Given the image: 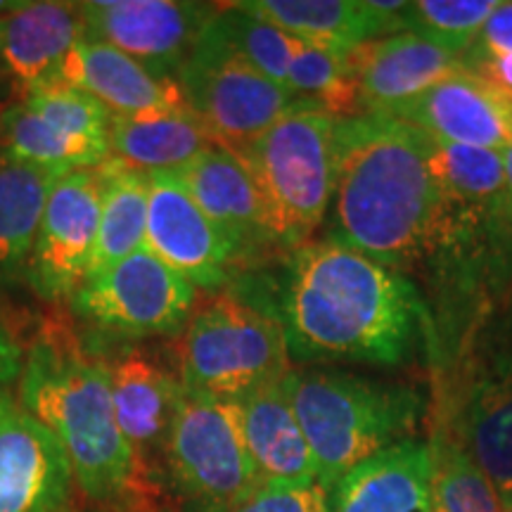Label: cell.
Returning a JSON list of instances; mask_svg holds the SVG:
<instances>
[{
  "instance_id": "1",
  "label": "cell",
  "mask_w": 512,
  "mask_h": 512,
  "mask_svg": "<svg viewBox=\"0 0 512 512\" xmlns=\"http://www.w3.org/2000/svg\"><path fill=\"white\" fill-rule=\"evenodd\" d=\"M330 238L408 271L475 223L441 188L430 136L392 114L337 119Z\"/></svg>"
},
{
  "instance_id": "2",
  "label": "cell",
  "mask_w": 512,
  "mask_h": 512,
  "mask_svg": "<svg viewBox=\"0 0 512 512\" xmlns=\"http://www.w3.org/2000/svg\"><path fill=\"white\" fill-rule=\"evenodd\" d=\"M278 320L299 363L406 366L430 335L411 278L332 240L294 249Z\"/></svg>"
},
{
  "instance_id": "3",
  "label": "cell",
  "mask_w": 512,
  "mask_h": 512,
  "mask_svg": "<svg viewBox=\"0 0 512 512\" xmlns=\"http://www.w3.org/2000/svg\"><path fill=\"white\" fill-rule=\"evenodd\" d=\"M19 403L67 453L76 486L110 512H181L169 489L140 470L114 413L107 361L67 325L46 323L24 351Z\"/></svg>"
},
{
  "instance_id": "4",
  "label": "cell",
  "mask_w": 512,
  "mask_h": 512,
  "mask_svg": "<svg viewBox=\"0 0 512 512\" xmlns=\"http://www.w3.org/2000/svg\"><path fill=\"white\" fill-rule=\"evenodd\" d=\"M285 384L318 484L328 491L377 453L415 439L427 413L425 392L408 382L339 370H292Z\"/></svg>"
},
{
  "instance_id": "5",
  "label": "cell",
  "mask_w": 512,
  "mask_h": 512,
  "mask_svg": "<svg viewBox=\"0 0 512 512\" xmlns=\"http://www.w3.org/2000/svg\"><path fill=\"white\" fill-rule=\"evenodd\" d=\"M337 119L299 100L254 143L235 152L264 197L280 247L306 245L328 214L335 195Z\"/></svg>"
},
{
  "instance_id": "6",
  "label": "cell",
  "mask_w": 512,
  "mask_h": 512,
  "mask_svg": "<svg viewBox=\"0 0 512 512\" xmlns=\"http://www.w3.org/2000/svg\"><path fill=\"white\" fill-rule=\"evenodd\" d=\"M290 373L280 320L245 299L219 294L192 311L183 328L178 380L185 394L238 401Z\"/></svg>"
},
{
  "instance_id": "7",
  "label": "cell",
  "mask_w": 512,
  "mask_h": 512,
  "mask_svg": "<svg viewBox=\"0 0 512 512\" xmlns=\"http://www.w3.org/2000/svg\"><path fill=\"white\" fill-rule=\"evenodd\" d=\"M164 467L181 512H233L261 486L233 401L183 392Z\"/></svg>"
},
{
  "instance_id": "8",
  "label": "cell",
  "mask_w": 512,
  "mask_h": 512,
  "mask_svg": "<svg viewBox=\"0 0 512 512\" xmlns=\"http://www.w3.org/2000/svg\"><path fill=\"white\" fill-rule=\"evenodd\" d=\"M437 418L463 441L501 510L512 512V309L479 332Z\"/></svg>"
},
{
  "instance_id": "9",
  "label": "cell",
  "mask_w": 512,
  "mask_h": 512,
  "mask_svg": "<svg viewBox=\"0 0 512 512\" xmlns=\"http://www.w3.org/2000/svg\"><path fill=\"white\" fill-rule=\"evenodd\" d=\"M176 81L190 112L214 143L230 152L245 150L299 102L290 88L268 79L230 46L214 19L197 38Z\"/></svg>"
},
{
  "instance_id": "10",
  "label": "cell",
  "mask_w": 512,
  "mask_h": 512,
  "mask_svg": "<svg viewBox=\"0 0 512 512\" xmlns=\"http://www.w3.org/2000/svg\"><path fill=\"white\" fill-rule=\"evenodd\" d=\"M197 304V290L147 247L88 278L72 309L95 330L143 339L181 332Z\"/></svg>"
},
{
  "instance_id": "11",
  "label": "cell",
  "mask_w": 512,
  "mask_h": 512,
  "mask_svg": "<svg viewBox=\"0 0 512 512\" xmlns=\"http://www.w3.org/2000/svg\"><path fill=\"white\" fill-rule=\"evenodd\" d=\"M102 181L95 169L64 174L43 209L27 280L46 302H72L91 273L100 228Z\"/></svg>"
},
{
  "instance_id": "12",
  "label": "cell",
  "mask_w": 512,
  "mask_h": 512,
  "mask_svg": "<svg viewBox=\"0 0 512 512\" xmlns=\"http://www.w3.org/2000/svg\"><path fill=\"white\" fill-rule=\"evenodd\" d=\"M86 38L107 43L162 79H176L219 5L185 0L79 3Z\"/></svg>"
},
{
  "instance_id": "13",
  "label": "cell",
  "mask_w": 512,
  "mask_h": 512,
  "mask_svg": "<svg viewBox=\"0 0 512 512\" xmlns=\"http://www.w3.org/2000/svg\"><path fill=\"white\" fill-rule=\"evenodd\" d=\"M145 247L195 290H219L242 259L238 247L197 207L174 171L147 174Z\"/></svg>"
},
{
  "instance_id": "14",
  "label": "cell",
  "mask_w": 512,
  "mask_h": 512,
  "mask_svg": "<svg viewBox=\"0 0 512 512\" xmlns=\"http://www.w3.org/2000/svg\"><path fill=\"white\" fill-rule=\"evenodd\" d=\"M67 453L15 396L0 394V512H76Z\"/></svg>"
},
{
  "instance_id": "15",
  "label": "cell",
  "mask_w": 512,
  "mask_h": 512,
  "mask_svg": "<svg viewBox=\"0 0 512 512\" xmlns=\"http://www.w3.org/2000/svg\"><path fill=\"white\" fill-rule=\"evenodd\" d=\"M107 375L121 434L140 470L152 484L171 491L164 456L183 399L181 380L143 349H128L107 361Z\"/></svg>"
},
{
  "instance_id": "16",
  "label": "cell",
  "mask_w": 512,
  "mask_h": 512,
  "mask_svg": "<svg viewBox=\"0 0 512 512\" xmlns=\"http://www.w3.org/2000/svg\"><path fill=\"white\" fill-rule=\"evenodd\" d=\"M349 62L361 114H394L437 83L465 72L463 57L408 31L363 43L351 50Z\"/></svg>"
},
{
  "instance_id": "17",
  "label": "cell",
  "mask_w": 512,
  "mask_h": 512,
  "mask_svg": "<svg viewBox=\"0 0 512 512\" xmlns=\"http://www.w3.org/2000/svg\"><path fill=\"white\" fill-rule=\"evenodd\" d=\"M392 117L441 143L498 152L512 143V98L467 72L437 83Z\"/></svg>"
},
{
  "instance_id": "18",
  "label": "cell",
  "mask_w": 512,
  "mask_h": 512,
  "mask_svg": "<svg viewBox=\"0 0 512 512\" xmlns=\"http://www.w3.org/2000/svg\"><path fill=\"white\" fill-rule=\"evenodd\" d=\"M174 174L211 223L238 247L242 259L278 245L264 197L235 152L214 145Z\"/></svg>"
},
{
  "instance_id": "19",
  "label": "cell",
  "mask_w": 512,
  "mask_h": 512,
  "mask_svg": "<svg viewBox=\"0 0 512 512\" xmlns=\"http://www.w3.org/2000/svg\"><path fill=\"white\" fill-rule=\"evenodd\" d=\"M233 5L297 41L339 53L401 34V12L406 8L399 0H242Z\"/></svg>"
},
{
  "instance_id": "20",
  "label": "cell",
  "mask_w": 512,
  "mask_h": 512,
  "mask_svg": "<svg viewBox=\"0 0 512 512\" xmlns=\"http://www.w3.org/2000/svg\"><path fill=\"white\" fill-rule=\"evenodd\" d=\"M53 81L88 93L114 117L190 110L176 79L155 76L140 62L93 38H81L64 55Z\"/></svg>"
},
{
  "instance_id": "21",
  "label": "cell",
  "mask_w": 512,
  "mask_h": 512,
  "mask_svg": "<svg viewBox=\"0 0 512 512\" xmlns=\"http://www.w3.org/2000/svg\"><path fill=\"white\" fill-rule=\"evenodd\" d=\"M432 448L406 439L347 472L330 491V512H434Z\"/></svg>"
},
{
  "instance_id": "22",
  "label": "cell",
  "mask_w": 512,
  "mask_h": 512,
  "mask_svg": "<svg viewBox=\"0 0 512 512\" xmlns=\"http://www.w3.org/2000/svg\"><path fill=\"white\" fill-rule=\"evenodd\" d=\"M285 380L233 401L242 437L261 484H313L318 482L316 463L294 415Z\"/></svg>"
},
{
  "instance_id": "23",
  "label": "cell",
  "mask_w": 512,
  "mask_h": 512,
  "mask_svg": "<svg viewBox=\"0 0 512 512\" xmlns=\"http://www.w3.org/2000/svg\"><path fill=\"white\" fill-rule=\"evenodd\" d=\"M86 38L79 3H22L0 17V67L22 86L53 81L64 55Z\"/></svg>"
},
{
  "instance_id": "24",
  "label": "cell",
  "mask_w": 512,
  "mask_h": 512,
  "mask_svg": "<svg viewBox=\"0 0 512 512\" xmlns=\"http://www.w3.org/2000/svg\"><path fill=\"white\" fill-rule=\"evenodd\" d=\"M214 145V138L190 110L114 117L110 128V157L145 174L183 169Z\"/></svg>"
},
{
  "instance_id": "25",
  "label": "cell",
  "mask_w": 512,
  "mask_h": 512,
  "mask_svg": "<svg viewBox=\"0 0 512 512\" xmlns=\"http://www.w3.org/2000/svg\"><path fill=\"white\" fill-rule=\"evenodd\" d=\"M62 176L64 171L0 155V285L27 278L43 209Z\"/></svg>"
},
{
  "instance_id": "26",
  "label": "cell",
  "mask_w": 512,
  "mask_h": 512,
  "mask_svg": "<svg viewBox=\"0 0 512 512\" xmlns=\"http://www.w3.org/2000/svg\"><path fill=\"white\" fill-rule=\"evenodd\" d=\"M430 162L441 188L477 226L479 219L508 221L503 155L498 150L441 143L430 136Z\"/></svg>"
},
{
  "instance_id": "27",
  "label": "cell",
  "mask_w": 512,
  "mask_h": 512,
  "mask_svg": "<svg viewBox=\"0 0 512 512\" xmlns=\"http://www.w3.org/2000/svg\"><path fill=\"white\" fill-rule=\"evenodd\" d=\"M102 181L100 228L88 278L145 247L147 174L107 157L98 166Z\"/></svg>"
},
{
  "instance_id": "28",
  "label": "cell",
  "mask_w": 512,
  "mask_h": 512,
  "mask_svg": "<svg viewBox=\"0 0 512 512\" xmlns=\"http://www.w3.org/2000/svg\"><path fill=\"white\" fill-rule=\"evenodd\" d=\"M0 155L69 174L100 166L110 157V145L62 136L24 102H15L0 114Z\"/></svg>"
},
{
  "instance_id": "29",
  "label": "cell",
  "mask_w": 512,
  "mask_h": 512,
  "mask_svg": "<svg viewBox=\"0 0 512 512\" xmlns=\"http://www.w3.org/2000/svg\"><path fill=\"white\" fill-rule=\"evenodd\" d=\"M287 88L299 100L313 102L332 117H358V86L349 53L318 48L294 38V53L287 72Z\"/></svg>"
},
{
  "instance_id": "30",
  "label": "cell",
  "mask_w": 512,
  "mask_h": 512,
  "mask_svg": "<svg viewBox=\"0 0 512 512\" xmlns=\"http://www.w3.org/2000/svg\"><path fill=\"white\" fill-rule=\"evenodd\" d=\"M434 503L444 512H503L494 486L458 434L437 418L432 437Z\"/></svg>"
},
{
  "instance_id": "31",
  "label": "cell",
  "mask_w": 512,
  "mask_h": 512,
  "mask_svg": "<svg viewBox=\"0 0 512 512\" xmlns=\"http://www.w3.org/2000/svg\"><path fill=\"white\" fill-rule=\"evenodd\" d=\"M501 0H413L401 12V27L463 57Z\"/></svg>"
},
{
  "instance_id": "32",
  "label": "cell",
  "mask_w": 512,
  "mask_h": 512,
  "mask_svg": "<svg viewBox=\"0 0 512 512\" xmlns=\"http://www.w3.org/2000/svg\"><path fill=\"white\" fill-rule=\"evenodd\" d=\"M22 102L62 136L110 145L114 114L98 100L62 81H46L22 93Z\"/></svg>"
},
{
  "instance_id": "33",
  "label": "cell",
  "mask_w": 512,
  "mask_h": 512,
  "mask_svg": "<svg viewBox=\"0 0 512 512\" xmlns=\"http://www.w3.org/2000/svg\"><path fill=\"white\" fill-rule=\"evenodd\" d=\"M214 27L252 67L287 88V72L294 53V38L290 34L235 8L233 3L219 8L214 15Z\"/></svg>"
},
{
  "instance_id": "34",
  "label": "cell",
  "mask_w": 512,
  "mask_h": 512,
  "mask_svg": "<svg viewBox=\"0 0 512 512\" xmlns=\"http://www.w3.org/2000/svg\"><path fill=\"white\" fill-rule=\"evenodd\" d=\"M233 512H330L323 484H261Z\"/></svg>"
},
{
  "instance_id": "35",
  "label": "cell",
  "mask_w": 512,
  "mask_h": 512,
  "mask_svg": "<svg viewBox=\"0 0 512 512\" xmlns=\"http://www.w3.org/2000/svg\"><path fill=\"white\" fill-rule=\"evenodd\" d=\"M472 57H512V3H501L486 19L479 36L463 53V60Z\"/></svg>"
},
{
  "instance_id": "36",
  "label": "cell",
  "mask_w": 512,
  "mask_h": 512,
  "mask_svg": "<svg viewBox=\"0 0 512 512\" xmlns=\"http://www.w3.org/2000/svg\"><path fill=\"white\" fill-rule=\"evenodd\" d=\"M24 366V351L17 337L12 335L3 316H0V394L8 392V387L19 382Z\"/></svg>"
},
{
  "instance_id": "37",
  "label": "cell",
  "mask_w": 512,
  "mask_h": 512,
  "mask_svg": "<svg viewBox=\"0 0 512 512\" xmlns=\"http://www.w3.org/2000/svg\"><path fill=\"white\" fill-rule=\"evenodd\" d=\"M505 169V190H508V221L512 223V143L501 152Z\"/></svg>"
},
{
  "instance_id": "38",
  "label": "cell",
  "mask_w": 512,
  "mask_h": 512,
  "mask_svg": "<svg viewBox=\"0 0 512 512\" xmlns=\"http://www.w3.org/2000/svg\"><path fill=\"white\" fill-rule=\"evenodd\" d=\"M19 5H22V3H19V0H17V3H12V0H10V3H8V0H0V17H5V15H10V12H15Z\"/></svg>"
},
{
  "instance_id": "39",
  "label": "cell",
  "mask_w": 512,
  "mask_h": 512,
  "mask_svg": "<svg viewBox=\"0 0 512 512\" xmlns=\"http://www.w3.org/2000/svg\"><path fill=\"white\" fill-rule=\"evenodd\" d=\"M5 79H8V76H5L3 67H0V93H3V83H5Z\"/></svg>"
},
{
  "instance_id": "40",
  "label": "cell",
  "mask_w": 512,
  "mask_h": 512,
  "mask_svg": "<svg viewBox=\"0 0 512 512\" xmlns=\"http://www.w3.org/2000/svg\"><path fill=\"white\" fill-rule=\"evenodd\" d=\"M434 512H444V510H439V508H437V510H434Z\"/></svg>"
}]
</instances>
